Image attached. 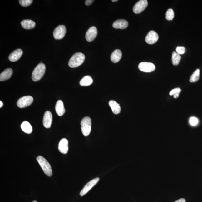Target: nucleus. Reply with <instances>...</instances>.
Wrapping results in <instances>:
<instances>
[{
    "instance_id": "72a5a7b5",
    "label": "nucleus",
    "mask_w": 202,
    "mask_h": 202,
    "mask_svg": "<svg viewBox=\"0 0 202 202\" xmlns=\"http://www.w3.org/2000/svg\"><path fill=\"white\" fill-rule=\"evenodd\" d=\"M112 1L113 2L118 1L117 0H112Z\"/></svg>"
},
{
    "instance_id": "1a4fd4ad",
    "label": "nucleus",
    "mask_w": 202,
    "mask_h": 202,
    "mask_svg": "<svg viewBox=\"0 0 202 202\" xmlns=\"http://www.w3.org/2000/svg\"><path fill=\"white\" fill-rule=\"evenodd\" d=\"M99 180L100 179L99 177H96L88 182L81 190L80 193V195L83 196L86 195L94 186H95L97 184Z\"/></svg>"
},
{
    "instance_id": "473e14b6",
    "label": "nucleus",
    "mask_w": 202,
    "mask_h": 202,
    "mask_svg": "<svg viewBox=\"0 0 202 202\" xmlns=\"http://www.w3.org/2000/svg\"><path fill=\"white\" fill-rule=\"evenodd\" d=\"M3 103L1 101H0V107L1 108L3 106Z\"/></svg>"
},
{
    "instance_id": "20e7f679",
    "label": "nucleus",
    "mask_w": 202,
    "mask_h": 202,
    "mask_svg": "<svg viewBox=\"0 0 202 202\" xmlns=\"http://www.w3.org/2000/svg\"><path fill=\"white\" fill-rule=\"evenodd\" d=\"M81 131L85 136L90 135L91 130V120L89 117H85L81 121Z\"/></svg>"
},
{
    "instance_id": "7c9ffc66",
    "label": "nucleus",
    "mask_w": 202,
    "mask_h": 202,
    "mask_svg": "<svg viewBox=\"0 0 202 202\" xmlns=\"http://www.w3.org/2000/svg\"><path fill=\"white\" fill-rule=\"evenodd\" d=\"M175 202H186V200L184 198H182V199H179Z\"/></svg>"
},
{
    "instance_id": "0eeeda50",
    "label": "nucleus",
    "mask_w": 202,
    "mask_h": 202,
    "mask_svg": "<svg viewBox=\"0 0 202 202\" xmlns=\"http://www.w3.org/2000/svg\"><path fill=\"white\" fill-rule=\"evenodd\" d=\"M138 68L140 70L144 72H151L155 69V66L150 62H143L139 64Z\"/></svg>"
},
{
    "instance_id": "5701e85b",
    "label": "nucleus",
    "mask_w": 202,
    "mask_h": 202,
    "mask_svg": "<svg viewBox=\"0 0 202 202\" xmlns=\"http://www.w3.org/2000/svg\"><path fill=\"white\" fill-rule=\"evenodd\" d=\"M181 59V56L176 52H173L172 56V62L174 65H178Z\"/></svg>"
},
{
    "instance_id": "a211bd4d",
    "label": "nucleus",
    "mask_w": 202,
    "mask_h": 202,
    "mask_svg": "<svg viewBox=\"0 0 202 202\" xmlns=\"http://www.w3.org/2000/svg\"><path fill=\"white\" fill-rule=\"evenodd\" d=\"M12 69L9 68L5 69L0 75V81H3L8 80L12 76Z\"/></svg>"
},
{
    "instance_id": "2eb2a0df",
    "label": "nucleus",
    "mask_w": 202,
    "mask_h": 202,
    "mask_svg": "<svg viewBox=\"0 0 202 202\" xmlns=\"http://www.w3.org/2000/svg\"><path fill=\"white\" fill-rule=\"evenodd\" d=\"M128 25V22L125 20H118L113 24V27L117 29H125Z\"/></svg>"
},
{
    "instance_id": "4468645a",
    "label": "nucleus",
    "mask_w": 202,
    "mask_h": 202,
    "mask_svg": "<svg viewBox=\"0 0 202 202\" xmlns=\"http://www.w3.org/2000/svg\"><path fill=\"white\" fill-rule=\"evenodd\" d=\"M22 54H23V52L21 49H17L9 55V59L12 62L18 61V60H19Z\"/></svg>"
},
{
    "instance_id": "4be33fe9",
    "label": "nucleus",
    "mask_w": 202,
    "mask_h": 202,
    "mask_svg": "<svg viewBox=\"0 0 202 202\" xmlns=\"http://www.w3.org/2000/svg\"><path fill=\"white\" fill-rule=\"evenodd\" d=\"M93 80L90 76H85L80 81V84L82 86H88L93 82Z\"/></svg>"
},
{
    "instance_id": "dca6fc26",
    "label": "nucleus",
    "mask_w": 202,
    "mask_h": 202,
    "mask_svg": "<svg viewBox=\"0 0 202 202\" xmlns=\"http://www.w3.org/2000/svg\"><path fill=\"white\" fill-rule=\"evenodd\" d=\"M55 109L57 114L58 116H62L65 112V109L64 106L63 102L61 100H59L57 102Z\"/></svg>"
},
{
    "instance_id": "6e6552de",
    "label": "nucleus",
    "mask_w": 202,
    "mask_h": 202,
    "mask_svg": "<svg viewBox=\"0 0 202 202\" xmlns=\"http://www.w3.org/2000/svg\"><path fill=\"white\" fill-rule=\"evenodd\" d=\"M148 5V2L147 0H140L134 6L133 8V12L135 14H140L146 8Z\"/></svg>"
},
{
    "instance_id": "423d86ee",
    "label": "nucleus",
    "mask_w": 202,
    "mask_h": 202,
    "mask_svg": "<svg viewBox=\"0 0 202 202\" xmlns=\"http://www.w3.org/2000/svg\"><path fill=\"white\" fill-rule=\"evenodd\" d=\"M67 29L64 25H59L57 27L53 32V36L56 40L63 39L65 36Z\"/></svg>"
},
{
    "instance_id": "f3484780",
    "label": "nucleus",
    "mask_w": 202,
    "mask_h": 202,
    "mask_svg": "<svg viewBox=\"0 0 202 202\" xmlns=\"http://www.w3.org/2000/svg\"><path fill=\"white\" fill-rule=\"evenodd\" d=\"M122 57L121 51L120 50H115L112 53L111 57V61L113 63H117L120 61Z\"/></svg>"
},
{
    "instance_id": "6ab92c4d",
    "label": "nucleus",
    "mask_w": 202,
    "mask_h": 202,
    "mask_svg": "<svg viewBox=\"0 0 202 202\" xmlns=\"http://www.w3.org/2000/svg\"><path fill=\"white\" fill-rule=\"evenodd\" d=\"M22 27L24 29H31L35 27L36 24L33 21L31 20H24L21 22Z\"/></svg>"
},
{
    "instance_id": "412c9836",
    "label": "nucleus",
    "mask_w": 202,
    "mask_h": 202,
    "mask_svg": "<svg viewBox=\"0 0 202 202\" xmlns=\"http://www.w3.org/2000/svg\"><path fill=\"white\" fill-rule=\"evenodd\" d=\"M22 130L24 133L27 134H31L32 132V127L30 123L25 121L22 123L21 126Z\"/></svg>"
},
{
    "instance_id": "cd10ccee",
    "label": "nucleus",
    "mask_w": 202,
    "mask_h": 202,
    "mask_svg": "<svg viewBox=\"0 0 202 202\" xmlns=\"http://www.w3.org/2000/svg\"><path fill=\"white\" fill-rule=\"evenodd\" d=\"M176 52L179 54H183L185 52L186 50L184 47H177L176 49Z\"/></svg>"
},
{
    "instance_id": "f8f14e48",
    "label": "nucleus",
    "mask_w": 202,
    "mask_h": 202,
    "mask_svg": "<svg viewBox=\"0 0 202 202\" xmlns=\"http://www.w3.org/2000/svg\"><path fill=\"white\" fill-rule=\"evenodd\" d=\"M52 122V116L50 111H47L45 113L43 117V123L45 128H48L51 127Z\"/></svg>"
},
{
    "instance_id": "b1692460",
    "label": "nucleus",
    "mask_w": 202,
    "mask_h": 202,
    "mask_svg": "<svg viewBox=\"0 0 202 202\" xmlns=\"http://www.w3.org/2000/svg\"><path fill=\"white\" fill-rule=\"evenodd\" d=\"M200 75V70L199 69H197L194 71V72L190 76V82H196L199 80Z\"/></svg>"
},
{
    "instance_id": "c756f323",
    "label": "nucleus",
    "mask_w": 202,
    "mask_h": 202,
    "mask_svg": "<svg viewBox=\"0 0 202 202\" xmlns=\"http://www.w3.org/2000/svg\"><path fill=\"white\" fill-rule=\"evenodd\" d=\"M94 1L93 0H86L85 1V4L86 5H91V4Z\"/></svg>"
},
{
    "instance_id": "393cba45",
    "label": "nucleus",
    "mask_w": 202,
    "mask_h": 202,
    "mask_svg": "<svg viewBox=\"0 0 202 202\" xmlns=\"http://www.w3.org/2000/svg\"><path fill=\"white\" fill-rule=\"evenodd\" d=\"M174 12L172 9H169L166 13L165 18L166 19L169 21L172 20L174 18Z\"/></svg>"
},
{
    "instance_id": "f704fd0d",
    "label": "nucleus",
    "mask_w": 202,
    "mask_h": 202,
    "mask_svg": "<svg viewBox=\"0 0 202 202\" xmlns=\"http://www.w3.org/2000/svg\"><path fill=\"white\" fill-rule=\"evenodd\" d=\"M32 202H37V201H34Z\"/></svg>"
},
{
    "instance_id": "aec40b11",
    "label": "nucleus",
    "mask_w": 202,
    "mask_h": 202,
    "mask_svg": "<svg viewBox=\"0 0 202 202\" xmlns=\"http://www.w3.org/2000/svg\"><path fill=\"white\" fill-rule=\"evenodd\" d=\"M109 105L112 112L115 114H120L121 112V107L120 105L114 101H111L109 102Z\"/></svg>"
},
{
    "instance_id": "39448f33",
    "label": "nucleus",
    "mask_w": 202,
    "mask_h": 202,
    "mask_svg": "<svg viewBox=\"0 0 202 202\" xmlns=\"http://www.w3.org/2000/svg\"><path fill=\"white\" fill-rule=\"evenodd\" d=\"M33 98L31 96H25L20 98L18 100L17 102V105L20 108H25L31 105L33 103Z\"/></svg>"
},
{
    "instance_id": "f257e3e1",
    "label": "nucleus",
    "mask_w": 202,
    "mask_h": 202,
    "mask_svg": "<svg viewBox=\"0 0 202 202\" xmlns=\"http://www.w3.org/2000/svg\"><path fill=\"white\" fill-rule=\"evenodd\" d=\"M85 60V56L81 52L75 53L70 59L69 62V67L71 68L77 67L82 65Z\"/></svg>"
},
{
    "instance_id": "ddd939ff",
    "label": "nucleus",
    "mask_w": 202,
    "mask_h": 202,
    "mask_svg": "<svg viewBox=\"0 0 202 202\" xmlns=\"http://www.w3.org/2000/svg\"><path fill=\"white\" fill-rule=\"evenodd\" d=\"M58 150L63 154H67L68 151V141L65 138L62 139L58 144Z\"/></svg>"
},
{
    "instance_id": "7ed1b4c3",
    "label": "nucleus",
    "mask_w": 202,
    "mask_h": 202,
    "mask_svg": "<svg viewBox=\"0 0 202 202\" xmlns=\"http://www.w3.org/2000/svg\"><path fill=\"white\" fill-rule=\"evenodd\" d=\"M37 160L45 174L49 177L52 176V167L47 160L40 156H37Z\"/></svg>"
},
{
    "instance_id": "9b49d317",
    "label": "nucleus",
    "mask_w": 202,
    "mask_h": 202,
    "mask_svg": "<svg viewBox=\"0 0 202 202\" xmlns=\"http://www.w3.org/2000/svg\"><path fill=\"white\" fill-rule=\"evenodd\" d=\"M97 30L95 26H92L88 29L86 35L87 41L91 42L96 38L97 35Z\"/></svg>"
},
{
    "instance_id": "9d476101",
    "label": "nucleus",
    "mask_w": 202,
    "mask_h": 202,
    "mask_svg": "<svg viewBox=\"0 0 202 202\" xmlns=\"http://www.w3.org/2000/svg\"><path fill=\"white\" fill-rule=\"evenodd\" d=\"M159 36L157 33L154 31L149 32L145 38L146 42L149 44H153L157 42Z\"/></svg>"
},
{
    "instance_id": "c85d7f7f",
    "label": "nucleus",
    "mask_w": 202,
    "mask_h": 202,
    "mask_svg": "<svg viewBox=\"0 0 202 202\" xmlns=\"http://www.w3.org/2000/svg\"><path fill=\"white\" fill-rule=\"evenodd\" d=\"M181 91V90L180 88H175L172 90L170 92L169 94L170 96H173L177 93H180Z\"/></svg>"
},
{
    "instance_id": "bb28decb",
    "label": "nucleus",
    "mask_w": 202,
    "mask_h": 202,
    "mask_svg": "<svg viewBox=\"0 0 202 202\" xmlns=\"http://www.w3.org/2000/svg\"><path fill=\"white\" fill-rule=\"evenodd\" d=\"M199 123V120L195 117H192L190 119V123L191 126H195Z\"/></svg>"
},
{
    "instance_id": "2f4dec72",
    "label": "nucleus",
    "mask_w": 202,
    "mask_h": 202,
    "mask_svg": "<svg viewBox=\"0 0 202 202\" xmlns=\"http://www.w3.org/2000/svg\"><path fill=\"white\" fill-rule=\"evenodd\" d=\"M179 93H177L175 94V95H173L175 99H176V98H178L179 97Z\"/></svg>"
},
{
    "instance_id": "f03ea898",
    "label": "nucleus",
    "mask_w": 202,
    "mask_h": 202,
    "mask_svg": "<svg viewBox=\"0 0 202 202\" xmlns=\"http://www.w3.org/2000/svg\"><path fill=\"white\" fill-rule=\"evenodd\" d=\"M46 67L44 64L40 63L34 70L32 74V80L35 82L40 80L44 75Z\"/></svg>"
},
{
    "instance_id": "a878e982",
    "label": "nucleus",
    "mask_w": 202,
    "mask_h": 202,
    "mask_svg": "<svg viewBox=\"0 0 202 202\" xmlns=\"http://www.w3.org/2000/svg\"><path fill=\"white\" fill-rule=\"evenodd\" d=\"M33 1L32 0H20L19 2L22 6L26 7L31 5Z\"/></svg>"
}]
</instances>
